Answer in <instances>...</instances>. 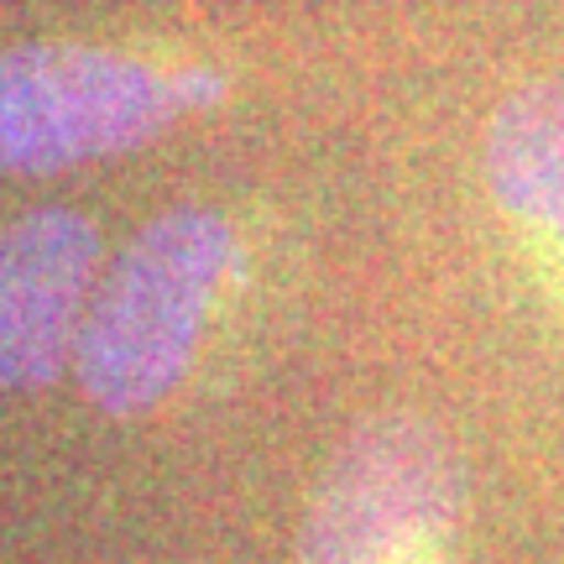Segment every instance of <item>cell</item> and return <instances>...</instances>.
<instances>
[{"mask_svg": "<svg viewBox=\"0 0 564 564\" xmlns=\"http://www.w3.org/2000/svg\"><path fill=\"white\" fill-rule=\"evenodd\" d=\"M486 178L518 220L564 241V74L512 89L486 126Z\"/></svg>", "mask_w": 564, "mask_h": 564, "instance_id": "5b68a950", "label": "cell"}, {"mask_svg": "<svg viewBox=\"0 0 564 564\" xmlns=\"http://www.w3.org/2000/svg\"><path fill=\"white\" fill-rule=\"evenodd\" d=\"M95 257V225L74 209H37L0 230V387L53 382L79 350Z\"/></svg>", "mask_w": 564, "mask_h": 564, "instance_id": "277c9868", "label": "cell"}, {"mask_svg": "<svg viewBox=\"0 0 564 564\" xmlns=\"http://www.w3.org/2000/svg\"><path fill=\"white\" fill-rule=\"evenodd\" d=\"M465 470L440 423L382 413L324 465L299 564H444L460 533Z\"/></svg>", "mask_w": 564, "mask_h": 564, "instance_id": "7a4b0ae2", "label": "cell"}, {"mask_svg": "<svg viewBox=\"0 0 564 564\" xmlns=\"http://www.w3.org/2000/svg\"><path fill=\"white\" fill-rule=\"evenodd\" d=\"M183 84L141 58L37 42L0 58V173H58L131 152L178 116Z\"/></svg>", "mask_w": 564, "mask_h": 564, "instance_id": "3957f363", "label": "cell"}, {"mask_svg": "<svg viewBox=\"0 0 564 564\" xmlns=\"http://www.w3.org/2000/svg\"><path fill=\"white\" fill-rule=\"evenodd\" d=\"M230 257V225L209 209H173L126 246L79 340L84 392L105 413H147L183 382Z\"/></svg>", "mask_w": 564, "mask_h": 564, "instance_id": "6da1fadb", "label": "cell"}]
</instances>
